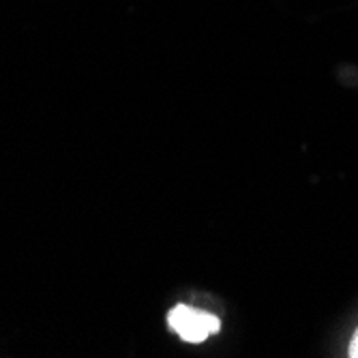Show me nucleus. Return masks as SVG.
<instances>
[{
    "label": "nucleus",
    "mask_w": 358,
    "mask_h": 358,
    "mask_svg": "<svg viewBox=\"0 0 358 358\" xmlns=\"http://www.w3.org/2000/svg\"><path fill=\"white\" fill-rule=\"evenodd\" d=\"M350 356L352 358H358V331L354 333L352 337V343H350Z\"/></svg>",
    "instance_id": "2"
},
{
    "label": "nucleus",
    "mask_w": 358,
    "mask_h": 358,
    "mask_svg": "<svg viewBox=\"0 0 358 358\" xmlns=\"http://www.w3.org/2000/svg\"><path fill=\"white\" fill-rule=\"evenodd\" d=\"M168 327L176 331L187 343H202L208 335L221 329V322L213 313L193 309L189 305H176L168 313Z\"/></svg>",
    "instance_id": "1"
}]
</instances>
